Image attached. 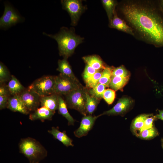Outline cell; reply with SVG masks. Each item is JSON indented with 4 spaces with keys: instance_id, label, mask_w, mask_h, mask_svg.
I'll return each mask as SVG.
<instances>
[{
    "instance_id": "6da1fadb",
    "label": "cell",
    "mask_w": 163,
    "mask_h": 163,
    "mask_svg": "<svg viewBox=\"0 0 163 163\" xmlns=\"http://www.w3.org/2000/svg\"><path fill=\"white\" fill-rule=\"evenodd\" d=\"M121 9L126 20L142 38L157 46H163V21L153 8L130 1Z\"/></svg>"
},
{
    "instance_id": "7a4b0ae2",
    "label": "cell",
    "mask_w": 163,
    "mask_h": 163,
    "mask_svg": "<svg viewBox=\"0 0 163 163\" xmlns=\"http://www.w3.org/2000/svg\"><path fill=\"white\" fill-rule=\"evenodd\" d=\"M43 34L56 40L59 55L66 59L73 53L76 48L84 39L64 27H62L58 33L54 35L44 32Z\"/></svg>"
},
{
    "instance_id": "3957f363",
    "label": "cell",
    "mask_w": 163,
    "mask_h": 163,
    "mask_svg": "<svg viewBox=\"0 0 163 163\" xmlns=\"http://www.w3.org/2000/svg\"><path fill=\"white\" fill-rule=\"evenodd\" d=\"M20 152L28 160L30 163H39L47 155L45 148L37 140L31 138L21 139L19 144Z\"/></svg>"
},
{
    "instance_id": "277c9868",
    "label": "cell",
    "mask_w": 163,
    "mask_h": 163,
    "mask_svg": "<svg viewBox=\"0 0 163 163\" xmlns=\"http://www.w3.org/2000/svg\"><path fill=\"white\" fill-rule=\"evenodd\" d=\"M88 90L82 86L65 95L68 107L78 111L84 116L87 115L85 104Z\"/></svg>"
},
{
    "instance_id": "5b68a950",
    "label": "cell",
    "mask_w": 163,
    "mask_h": 163,
    "mask_svg": "<svg viewBox=\"0 0 163 163\" xmlns=\"http://www.w3.org/2000/svg\"><path fill=\"white\" fill-rule=\"evenodd\" d=\"M55 76L47 75L42 77L34 81L28 88L32 90L40 97L55 94Z\"/></svg>"
},
{
    "instance_id": "8992f818",
    "label": "cell",
    "mask_w": 163,
    "mask_h": 163,
    "mask_svg": "<svg viewBox=\"0 0 163 163\" xmlns=\"http://www.w3.org/2000/svg\"><path fill=\"white\" fill-rule=\"evenodd\" d=\"M54 93L59 95H66L73 90L82 86L78 79L60 74L55 76Z\"/></svg>"
},
{
    "instance_id": "52a82bcc",
    "label": "cell",
    "mask_w": 163,
    "mask_h": 163,
    "mask_svg": "<svg viewBox=\"0 0 163 163\" xmlns=\"http://www.w3.org/2000/svg\"><path fill=\"white\" fill-rule=\"evenodd\" d=\"M63 8L70 15L73 25H76L85 8L82 2L78 0H63L61 1Z\"/></svg>"
},
{
    "instance_id": "ba28073f",
    "label": "cell",
    "mask_w": 163,
    "mask_h": 163,
    "mask_svg": "<svg viewBox=\"0 0 163 163\" xmlns=\"http://www.w3.org/2000/svg\"><path fill=\"white\" fill-rule=\"evenodd\" d=\"M22 20L21 17L12 7L6 5L3 14L0 18V27L3 28H8Z\"/></svg>"
},
{
    "instance_id": "9c48e42d",
    "label": "cell",
    "mask_w": 163,
    "mask_h": 163,
    "mask_svg": "<svg viewBox=\"0 0 163 163\" xmlns=\"http://www.w3.org/2000/svg\"><path fill=\"white\" fill-rule=\"evenodd\" d=\"M19 95L30 112L35 110L40 104V97L34 91L28 88L25 89Z\"/></svg>"
},
{
    "instance_id": "30bf717a",
    "label": "cell",
    "mask_w": 163,
    "mask_h": 163,
    "mask_svg": "<svg viewBox=\"0 0 163 163\" xmlns=\"http://www.w3.org/2000/svg\"><path fill=\"white\" fill-rule=\"evenodd\" d=\"M101 116L88 115L84 116L82 119L79 127L74 132L77 137L80 138L86 136L92 128L96 120Z\"/></svg>"
},
{
    "instance_id": "8fae6325",
    "label": "cell",
    "mask_w": 163,
    "mask_h": 163,
    "mask_svg": "<svg viewBox=\"0 0 163 163\" xmlns=\"http://www.w3.org/2000/svg\"><path fill=\"white\" fill-rule=\"evenodd\" d=\"M131 104V101L129 99L122 98L119 100L112 108L100 115L101 116L104 115H110L121 114L128 110Z\"/></svg>"
},
{
    "instance_id": "7c38bea8",
    "label": "cell",
    "mask_w": 163,
    "mask_h": 163,
    "mask_svg": "<svg viewBox=\"0 0 163 163\" xmlns=\"http://www.w3.org/2000/svg\"><path fill=\"white\" fill-rule=\"evenodd\" d=\"M7 108L12 111L17 112L24 114H27L30 113L19 95H14L10 97Z\"/></svg>"
},
{
    "instance_id": "4fadbf2b",
    "label": "cell",
    "mask_w": 163,
    "mask_h": 163,
    "mask_svg": "<svg viewBox=\"0 0 163 163\" xmlns=\"http://www.w3.org/2000/svg\"><path fill=\"white\" fill-rule=\"evenodd\" d=\"M55 113L45 107H41L30 113L29 119L32 121L40 120L43 122L46 120H51Z\"/></svg>"
},
{
    "instance_id": "5bb4252c",
    "label": "cell",
    "mask_w": 163,
    "mask_h": 163,
    "mask_svg": "<svg viewBox=\"0 0 163 163\" xmlns=\"http://www.w3.org/2000/svg\"><path fill=\"white\" fill-rule=\"evenodd\" d=\"M40 105L41 107H46L55 112L59 106L58 95L53 94L44 96L40 97Z\"/></svg>"
},
{
    "instance_id": "9a60e30c",
    "label": "cell",
    "mask_w": 163,
    "mask_h": 163,
    "mask_svg": "<svg viewBox=\"0 0 163 163\" xmlns=\"http://www.w3.org/2000/svg\"><path fill=\"white\" fill-rule=\"evenodd\" d=\"M110 25L111 27L127 33L132 35H134L133 30L125 21L119 18L115 13L113 18L110 21Z\"/></svg>"
},
{
    "instance_id": "2e32d148",
    "label": "cell",
    "mask_w": 163,
    "mask_h": 163,
    "mask_svg": "<svg viewBox=\"0 0 163 163\" xmlns=\"http://www.w3.org/2000/svg\"><path fill=\"white\" fill-rule=\"evenodd\" d=\"M48 132L66 146H74L72 140L68 136L66 131L61 132L58 127H52Z\"/></svg>"
},
{
    "instance_id": "e0dca14e",
    "label": "cell",
    "mask_w": 163,
    "mask_h": 163,
    "mask_svg": "<svg viewBox=\"0 0 163 163\" xmlns=\"http://www.w3.org/2000/svg\"><path fill=\"white\" fill-rule=\"evenodd\" d=\"M58 112L67 120L69 125H73L75 120L69 112L67 105L61 95H58Z\"/></svg>"
},
{
    "instance_id": "ac0fdd59",
    "label": "cell",
    "mask_w": 163,
    "mask_h": 163,
    "mask_svg": "<svg viewBox=\"0 0 163 163\" xmlns=\"http://www.w3.org/2000/svg\"><path fill=\"white\" fill-rule=\"evenodd\" d=\"M82 59L87 65L97 71L103 70L106 67L101 58L97 56H84L83 57Z\"/></svg>"
},
{
    "instance_id": "d6986e66",
    "label": "cell",
    "mask_w": 163,
    "mask_h": 163,
    "mask_svg": "<svg viewBox=\"0 0 163 163\" xmlns=\"http://www.w3.org/2000/svg\"><path fill=\"white\" fill-rule=\"evenodd\" d=\"M7 85L11 94L13 96L19 95L25 89L19 80L13 75H11Z\"/></svg>"
},
{
    "instance_id": "ffe728a7",
    "label": "cell",
    "mask_w": 163,
    "mask_h": 163,
    "mask_svg": "<svg viewBox=\"0 0 163 163\" xmlns=\"http://www.w3.org/2000/svg\"><path fill=\"white\" fill-rule=\"evenodd\" d=\"M58 68L57 70L60 73L71 78L73 79H77L75 76L72 68L67 59L64 58L58 61Z\"/></svg>"
},
{
    "instance_id": "44dd1931",
    "label": "cell",
    "mask_w": 163,
    "mask_h": 163,
    "mask_svg": "<svg viewBox=\"0 0 163 163\" xmlns=\"http://www.w3.org/2000/svg\"><path fill=\"white\" fill-rule=\"evenodd\" d=\"M152 115V114H142L137 116L134 119L132 123L130 128L136 136L139 133L143 126L146 119Z\"/></svg>"
},
{
    "instance_id": "7402d4cb",
    "label": "cell",
    "mask_w": 163,
    "mask_h": 163,
    "mask_svg": "<svg viewBox=\"0 0 163 163\" xmlns=\"http://www.w3.org/2000/svg\"><path fill=\"white\" fill-rule=\"evenodd\" d=\"M129 77H124L112 76L109 87L115 91L120 90L127 83Z\"/></svg>"
},
{
    "instance_id": "603a6c76",
    "label": "cell",
    "mask_w": 163,
    "mask_h": 163,
    "mask_svg": "<svg viewBox=\"0 0 163 163\" xmlns=\"http://www.w3.org/2000/svg\"><path fill=\"white\" fill-rule=\"evenodd\" d=\"M100 100L90 95L88 91L86 93L85 107L87 113L92 115L95 110Z\"/></svg>"
},
{
    "instance_id": "cb8c5ba5",
    "label": "cell",
    "mask_w": 163,
    "mask_h": 163,
    "mask_svg": "<svg viewBox=\"0 0 163 163\" xmlns=\"http://www.w3.org/2000/svg\"><path fill=\"white\" fill-rule=\"evenodd\" d=\"M101 2L110 21L115 12V9L117 4L116 2L113 0H102Z\"/></svg>"
},
{
    "instance_id": "d4e9b609",
    "label": "cell",
    "mask_w": 163,
    "mask_h": 163,
    "mask_svg": "<svg viewBox=\"0 0 163 163\" xmlns=\"http://www.w3.org/2000/svg\"><path fill=\"white\" fill-rule=\"evenodd\" d=\"M113 69L112 67H106L102 70L99 83L109 87Z\"/></svg>"
},
{
    "instance_id": "484cf974",
    "label": "cell",
    "mask_w": 163,
    "mask_h": 163,
    "mask_svg": "<svg viewBox=\"0 0 163 163\" xmlns=\"http://www.w3.org/2000/svg\"><path fill=\"white\" fill-rule=\"evenodd\" d=\"M158 135V130L154 126L143 130L138 133L136 136L143 139L149 140L155 137Z\"/></svg>"
},
{
    "instance_id": "4316f807",
    "label": "cell",
    "mask_w": 163,
    "mask_h": 163,
    "mask_svg": "<svg viewBox=\"0 0 163 163\" xmlns=\"http://www.w3.org/2000/svg\"><path fill=\"white\" fill-rule=\"evenodd\" d=\"M107 87L105 85L99 83L94 88L88 89V91L90 95L101 100L103 98V94Z\"/></svg>"
},
{
    "instance_id": "83f0119b",
    "label": "cell",
    "mask_w": 163,
    "mask_h": 163,
    "mask_svg": "<svg viewBox=\"0 0 163 163\" xmlns=\"http://www.w3.org/2000/svg\"><path fill=\"white\" fill-rule=\"evenodd\" d=\"M102 71V70L97 71L85 82L86 87L88 89L94 88L99 83V80L101 76Z\"/></svg>"
},
{
    "instance_id": "f1b7e54d",
    "label": "cell",
    "mask_w": 163,
    "mask_h": 163,
    "mask_svg": "<svg viewBox=\"0 0 163 163\" xmlns=\"http://www.w3.org/2000/svg\"><path fill=\"white\" fill-rule=\"evenodd\" d=\"M11 76L8 70L2 62H0V83H5L10 80Z\"/></svg>"
},
{
    "instance_id": "f546056e",
    "label": "cell",
    "mask_w": 163,
    "mask_h": 163,
    "mask_svg": "<svg viewBox=\"0 0 163 163\" xmlns=\"http://www.w3.org/2000/svg\"><path fill=\"white\" fill-rule=\"evenodd\" d=\"M116 96L114 90L108 88L105 91L103 96V98L108 104H111L114 100Z\"/></svg>"
},
{
    "instance_id": "4dcf8cb0",
    "label": "cell",
    "mask_w": 163,
    "mask_h": 163,
    "mask_svg": "<svg viewBox=\"0 0 163 163\" xmlns=\"http://www.w3.org/2000/svg\"><path fill=\"white\" fill-rule=\"evenodd\" d=\"M112 76L126 77L129 76V74L128 71L122 66L113 68Z\"/></svg>"
},
{
    "instance_id": "1f68e13d",
    "label": "cell",
    "mask_w": 163,
    "mask_h": 163,
    "mask_svg": "<svg viewBox=\"0 0 163 163\" xmlns=\"http://www.w3.org/2000/svg\"><path fill=\"white\" fill-rule=\"evenodd\" d=\"M97 71L92 67L86 65L83 74V77L85 82L92 76Z\"/></svg>"
},
{
    "instance_id": "d6a6232c",
    "label": "cell",
    "mask_w": 163,
    "mask_h": 163,
    "mask_svg": "<svg viewBox=\"0 0 163 163\" xmlns=\"http://www.w3.org/2000/svg\"><path fill=\"white\" fill-rule=\"evenodd\" d=\"M155 118V116L152 117V116L147 118L145 121L143 126L141 129L138 133L144 130L149 129L154 126L153 122Z\"/></svg>"
},
{
    "instance_id": "836d02e7",
    "label": "cell",
    "mask_w": 163,
    "mask_h": 163,
    "mask_svg": "<svg viewBox=\"0 0 163 163\" xmlns=\"http://www.w3.org/2000/svg\"><path fill=\"white\" fill-rule=\"evenodd\" d=\"M9 96H0V109L2 110L7 108Z\"/></svg>"
},
{
    "instance_id": "e575fe53",
    "label": "cell",
    "mask_w": 163,
    "mask_h": 163,
    "mask_svg": "<svg viewBox=\"0 0 163 163\" xmlns=\"http://www.w3.org/2000/svg\"><path fill=\"white\" fill-rule=\"evenodd\" d=\"M11 94L8 89L7 85L5 83L0 84V96H9Z\"/></svg>"
},
{
    "instance_id": "d590c367",
    "label": "cell",
    "mask_w": 163,
    "mask_h": 163,
    "mask_svg": "<svg viewBox=\"0 0 163 163\" xmlns=\"http://www.w3.org/2000/svg\"><path fill=\"white\" fill-rule=\"evenodd\" d=\"M159 113L155 116L156 118L160 119L163 121V110H159Z\"/></svg>"
},
{
    "instance_id": "8d00e7d4",
    "label": "cell",
    "mask_w": 163,
    "mask_h": 163,
    "mask_svg": "<svg viewBox=\"0 0 163 163\" xmlns=\"http://www.w3.org/2000/svg\"><path fill=\"white\" fill-rule=\"evenodd\" d=\"M161 146H163V138L161 140Z\"/></svg>"
},
{
    "instance_id": "74e56055",
    "label": "cell",
    "mask_w": 163,
    "mask_h": 163,
    "mask_svg": "<svg viewBox=\"0 0 163 163\" xmlns=\"http://www.w3.org/2000/svg\"><path fill=\"white\" fill-rule=\"evenodd\" d=\"M162 2L163 5V1H162Z\"/></svg>"
},
{
    "instance_id": "f35d334b",
    "label": "cell",
    "mask_w": 163,
    "mask_h": 163,
    "mask_svg": "<svg viewBox=\"0 0 163 163\" xmlns=\"http://www.w3.org/2000/svg\"><path fill=\"white\" fill-rule=\"evenodd\" d=\"M162 148L163 149V146H162Z\"/></svg>"
}]
</instances>
